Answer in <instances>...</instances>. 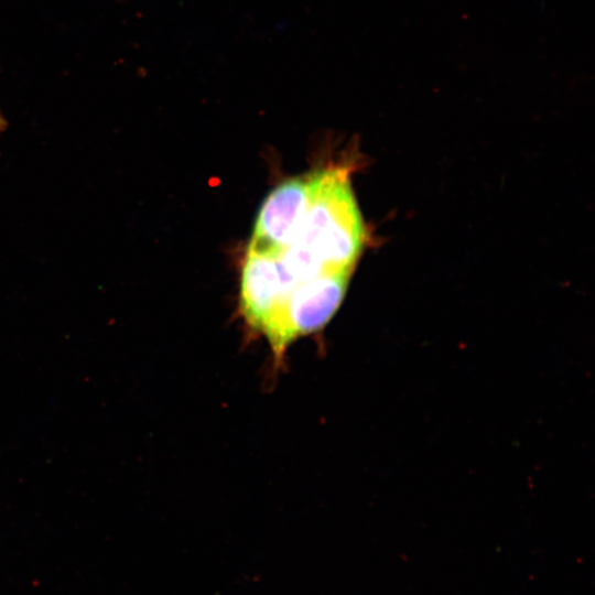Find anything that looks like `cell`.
Segmentation results:
<instances>
[{
    "label": "cell",
    "instance_id": "1",
    "mask_svg": "<svg viewBox=\"0 0 595 595\" xmlns=\"http://www.w3.org/2000/svg\"><path fill=\"white\" fill-rule=\"evenodd\" d=\"M309 175V199L300 227L280 253L298 280L324 271L353 270L366 232L347 166H327Z\"/></svg>",
    "mask_w": 595,
    "mask_h": 595
},
{
    "label": "cell",
    "instance_id": "2",
    "mask_svg": "<svg viewBox=\"0 0 595 595\" xmlns=\"http://www.w3.org/2000/svg\"><path fill=\"white\" fill-rule=\"evenodd\" d=\"M350 273L324 271L292 288L260 332L277 363L283 361L294 340L322 329L331 321L345 296Z\"/></svg>",
    "mask_w": 595,
    "mask_h": 595
},
{
    "label": "cell",
    "instance_id": "3",
    "mask_svg": "<svg viewBox=\"0 0 595 595\" xmlns=\"http://www.w3.org/2000/svg\"><path fill=\"white\" fill-rule=\"evenodd\" d=\"M299 281L288 271L280 253L248 246L240 282V311L246 323L260 333Z\"/></svg>",
    "mask_w": 595,
    "mask_h": 595
},
{
    "label": "cell",
    "instance_id": "4",
    "mask_svg": "<svg viewBox=\"0 0 595 595\" xmlns=\"http://www.w3.org/2000/svg\"><path fill=\"white\" fill-rule=\"evenodd\" d=\"M307 199L309 175L289 178L274 187L260 207L249 247L281 253L300 227Z\"/></svg>",
    "mask_w": 595,
    "mask_h": 595
},
{
    "label": "cell",
    "instance_id": "5",
    "mask_svg": "<svg viewBox=\"0 0 595 595\" xmlns=\"http://www.w3.org/2000/svg\"><path fill=\"white\" fill-rule=\"evenodd\" d=\"M6 126H7V122H6L2 113L0 112V132H2L4 130Z\"/></svg>",
    "mask_w": 595,
    "mask_h": 595
}]
</instances>
